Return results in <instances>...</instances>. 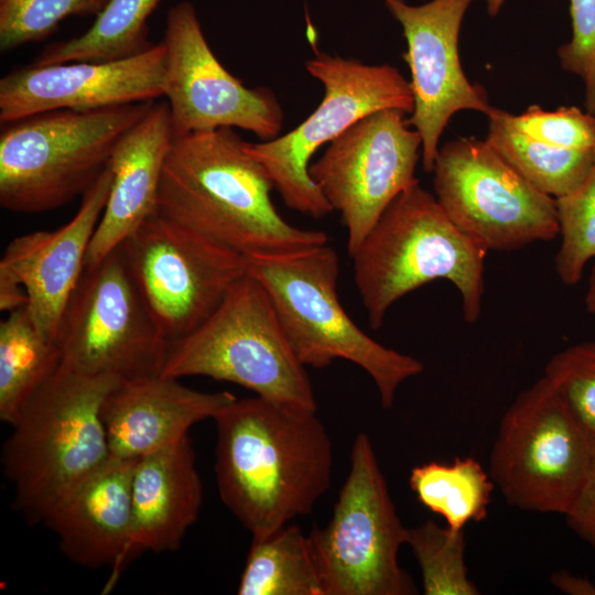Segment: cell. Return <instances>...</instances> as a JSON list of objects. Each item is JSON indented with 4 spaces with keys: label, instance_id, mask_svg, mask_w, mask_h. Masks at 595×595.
<instances>
[{
    "label": "cell",
    "instance_id": "cell-6",
    "mask_svg": "<svg viewBox=\"0 0 595 595\" xmlns=\"http://www.w3.org/2000/svg\"><path fill=\"white\" fill-rule=\"evenodd\" d=\"M153 101L94 110L55 109L2 125L1 207L43 213L83 196L108 167L117 143Z\"/></svg>",
    "mask_w": 595,
    "mask_h": 595
},
{
    "label": "cell",
    "instance_id": "cell-20",
    "mask_svg": "<svg viewBox=\"0 0 595 595\" xmlns=\"http://www.w3.org/2000/svg\"><path fill=\"white\" fill-rule=\"evenodd\" d=\"M203 484L190 435L139 458L131 487V522L126 549L102 593L112 589L126 566L139 554L174 551L196 522Z\"/></svg>",
    "mask_w": 595,
    "mask_h": 595
},
{
    "label": "cell",
    "instance_id": "cell-31",
    "mask_svg": "<svg viewBox=\"0 0 595 595\" xmlns=\"http://www.w3.org/2000/svg\"><path fill=\"white\" fill-rule=\"evenodd\" d=\"M544 377L595 442V342L578 343L553 355Z\"/></svg>",
    "mask_w": 595,
    "mask_h": 595
},
{
    "label": "cell",
    "instance_id": "cell-14",
    "mask_svg": "<svg viewBox=\"0 0 595 595\" xmlns=\"http://www.w3.org/2000/svg\"><path fill=\"white\" fill-rule=\"evenodd\" d=\"M404 115L383 109L361 118L310 164L312 180L340 216L349 257L388 205L419 182L422 140Z\"/></svg>",
    "mask_w": 595,
    "mask_h": 595
},
{
    "label": "cell",
    "instance_id": "cell-8",
    "mask_svg": "<svg viewBox=\"0 0 595 595\" xmlns=\"http://www.w3.org/2000/svg\"><path fill=\"white\" fill-rule=\"evenodd\" d=\"M307 536L324 595L416 593L398 561L408 528L398 516L366 433L355 437L349 472L329 522Z\"/></svg>",
    "mask_w": 595,
    "mask_h": 595
},
{
    "label": "cell",
    "instance_id": "cell-3",
    "mask_svg": "<svg viewBox=\"0 0 595 595\" xmlns=\"http://www.w3.org/2000/svg\"><path fill=\"white\" fill-rule=\"evenodd\" d=\"M119 382L61 365L11 425L1 464L29 523L44 522L110 461L101 405Z\"/></svg>",
    "mask_w": 595,
    "mask_h": 595
},
{
    "label": "cell",
    "instance_id": "cell-21",
    "mask_svg": "<svg viewBox=\"0 0 595 595\" xmlns=\"http://www.w3.org/2000/svg\"><path fill=\"white\" fill-rule=\"evenodd\" d=\"M172 141L169 104L154 100L112 152L110 193L90 240L85 269L98 264L156 213L161 174Z\"/></svg>",
    "mask_w": 595,
    "mask_h": 595
},
{
    "label": "cell",
    "instance_id": "cell-11",
    "mask_svg": "<svg viewBox=\"0 0 595 595\" xmlns=\"http://www.w3.org/2000/svg\"><path fill=\"white\" fill-rule=\"evenodd\" d=\"M55 342L65 368L119 381L159 376L170 345L119 247L85 269Z\"/></svg>",
    "mask_w": 595,
    "mask_h": 595
},
{
    "label": "cell",
    "instance_id": "cell-15",
    "mask_svg": "<svg viewBox=\"0 0 595 595\" xmlns=\"http://www.w3.org/2000/svg\"><path fill=\"white\" fill-rule=\"evenodd\" d=\"M166 87L173 138L218 128H240L263 141L283 127V110L266 87L248 88L213 53L188 1L167 13Z\"/></svg>",
    "mask_w": 595,
    "mask_h": 595
},
{
    "label": "cell",
    "instance_id": "cell-5",
    "mask_svg": "<svg viewBox=\"0 0 595 595\" xmlns=\"http://www.w3.org/2000/svg\"><path fill=\"white\" fill-rule=\"evenodd\" d=\"M247 273L268 293L300 361L323 369L336 359L355 364L375 382L382 408L423 364L367 335L337 293L339 259L328 244L288 255L246 257Z\"/></svg>",
    "mask_w": 595,
    "mask_h": 595
},
{
    "label": "cell",
    "instance_id": "cell-13",
    "mask_svg": "<svg viewBox=\"0 0 595 595\" xmlns=\"http://www.w3.org/2000/svg\"><path fill=\"white\" fill-rule=\"evenodd\" d=\"M432 172L435 197L448 218L486 251L560 235L555 198L530 184L486 140L446 142Z\"/></svg>",
    "mask_w": 595,
    "mask_h": 595
},
{
    "label": "cell",
    "instance_id": "cell-25",
    "mask_svg": "<svg viewBox=\"0 0 595 595\" xmlns=\"http://www.w3.org/2000/svg\"><path fill=\"white\" fill-rule=\"evenodd\" d=\"M237 594L324 595L309 536L288 523L252 538Z\"/></svg>",
    "mask_w": 595,
    "mask_h": 595
},
{
    "label": "cell",
    "instance_id": "cell-22",
    "mask_svg": "<svg viewBox=\"0 0 595 595\" xmlns=\"http://www.w3.org/2000/svg\"><path fill=\"white\" fill-rule=\"evenodd\" d=\"M137 461L111 457L43 522L71 561L90 569H112L119 561L129 538Z\"/></svg>",
    "mask_w": 595,
    "mask_h": 595
},
{
    "label": "cell",
    "instance_id": "cell-23",
    "mask_svg": "<svg viewBox=\"0 0 595 595\" xmlns=\"http://www.w3.org/2000/svg\"><path fill=\"white\" fill-rule=\"evenodd\" d=\"M62 364L61 350L35 326L28 306L0 324V419L12 425Z\"/></svg>",
    "mask_w": 595,
    "mask_h": 595
},
{
    "label": "cell",
    "instance_id": "cell-16",
    "mask_svg": "<svg viewBox=\"0 0 595 595\" xmlns=\"http://www.w3.org/2000/svg\"><path fill=\"white\" fill-rule=\"evenodd\" d=\"M382 1L405 37L403 58L414 102L408 121L421 137L422 166L431 173L440 138L453 115L475 110L487 116L493 109L485 88L467 79L459 60V30L474 0H431L420 6Z\"/></svg>",
    "mask_w": 595,
    "mask_h": 595
},
{
    "label": "cell",
    "instance_id": "cell-9",
    "mask_svg": "<svg viewBox=\"0 0 595 595\" xmlns=\"http://www.w3.org/2000/svg\"><path fill=\"white\" fill-rule=\"evenodd\" d=\"M305 68L324 88L317 108L283 136L259 143L248 151L263 166L274 190L290 209L314 218L333 210L312 180V156L361 118L383 109L413 110L408 82L394 66L367 65L355 58L317 53Z\"/></svg>",
    "mask_w": 595,
    "mask_h": 595
},
{
    "label": "cell",
    "instance_id": "cell-1",
    "mask_svg": "<svg viewBox=\"0 0 595 595\" xmlns=\"http://www.w3.org/2000/svg\"><path fill=\"white\" fill-rule=\"evenodd\" d=\"M213 420L220 499L252 538L312 512L333 470V443L316 412L255 396L236 399Z\"/></svg>",
    "mask_w": 595,
    "mask_h": 595
},
{
    "label": "cell",
    "instance_id": "cell-10",
    "mask_svg": "<svg viewBox=\"0 0 595 595\" xmlns=\"http://www.w3.org/2000/svg\"><path fill=\"white\" fill-rule=\"evenodd\" d=\"M594 454L595 442L543 376L505 412L489 475L510 506L564 515Z\"/></svg>",
    "mask_w": 595,
    "mask_h": 595
},
{
    "label": "cell",
    "instance_id": "cell-34",
    "mask_svg": "<svg viewBox=\"0 0 595 595\" xmlns=\"http://www.w3.org/2000/svg\"><path fill=\"white\" fill-rule=\"evenodd\" d=\"M564 516L570 528L595 549V454L587 476Z\"/></svg>",
    "mask_w": 595,
    "mask_h": 595
},
{
    "label": "cell",
    "instance_id": "cell-37",
    "mask_svg": "<svg viewBox=\"0 0 595 595\" xmlns=\"http://www.w3.org/2000/svg\"><path fill=\"white\" fill-rule=\"evenodd\" d=\"M585 305L589 313L595 315V263L592 267L587 292L585 295Z\"/></svg>",
    "mask_w": 595,
    "mask_h": 595
},
{
    "label": "cell",
    "instance_id": "cell-12",
    "mask_svg": "<svg viewBox=\"0 0 595 595\" xmlns=\"http://www.w3.org/2000/svg\"><path fill=\"white\" fill-rule=\"evenodd\" d=\"M119 248L170 343L201 326L247 273L245 256L158 212Z\"/></svg>",
    "mask_w": 595,
    "mask_h": 595
},
{
    "label": "cell",
    "instance_id": "cell-35",
    "mask_svg": "<svg viewBox=\"0 0 595 595\" xmlns=\"http://www.w3.org/2000/svg\"><path fill=\"white\" fill-rule=\"evenodd\" d=\"M28 305V294L23 285L7 271L0 269V310L12 312Z\"/></svg>",
    "mask_w": 595,
    "mask_h": 595
},
{
    "label": "cell",
    "instance_id": "cell-4",
    "mask_svg": "<svg viewBox=\"0 0 595 595\" xmlns=\"http://www.w3.org/2000/svg\"><path fill=\"white\" fill-rule=\"evenodd\" d=\"M488 251L463 234L419 182L383 210L353 253L354 282L372 329L393 303L434 280L451 281L465 322L482 314Z\"/></svg>",
    "mask_w": 595,
    "mask_h": 595
},
{
    "label": "cell",
    "instance_id": "cell-2",
    "mask_svg": "<svg viewBox=\"0 0 595 595\" xmlns=\"http://www.w3.org/2000/svg\"><path fill=\"white\" fill-rule=\"evenodd\" d=\"M247 145L234 128L173 138L156 212L245 257L328 244L326 232L294 226L278 212L273 183Z\"/></svg>",
    "mask_w": 595,
    "mask_h": 595
},
{
    "label": "cell",
    "instance_id": "cell-26",
    "mask_svg": "<svg viewBox=\"0 0 595 595\" xmlns=\"http://www.w3.org/2000/svg\"><path fill=\"white\" fill-rule=\"evenodd\" d=\"M161 0H108L82 35L48 45L34 64L112 61L136 55L148 41V19Z\"/></svg>",
    "mask_w": 595,
    "mask_h": 595
},
{
    "label": "cell",
    "instance_id": "cell-33",
    "mask_svg": "<svg viewBox=\"0 0 595 595\" xmlns=\"http://www.w3.org/2000/svg\"><path fill=\"white\" fill-rule=\"evenodd\" d=\"M570 15L572 36L558 55L562 68L583 80L586 111L595 115V0H570Z\"/></svg>",
    "mask_w": 595,
    "mask_h": 595
},
{
    "label": "cell",
    "instance_id": "cell-30",
    "mask_svg": "<svg viewBox=\"0 0 595 595\" xmlns=\"http://www.w3.org/2000/svg\"><path fill=\"white\" fill-rule=\"evenodd\" d=\"M108 0H0V48L12 51L51 35L73 15H97Z\"/></svg>",
    "mask_w": 595,
    "mask_h": 595
},
{
    "label": "cell",
    "instance_id": "cell-29",
    "mask_svg": "<svg viewBox=\"0 0 595 595\" xmlns=\"http://www.w3.org/2000/svg\"><path fill=\"white\" fill-rule=\"evenodd\" d=\"M555 201L562 239L555 270L564 284L574 285L595 258V161L583 183Z\"/></svg>",
    "mask_w": 595,
    "mask_h": 595
},
{
    "label": "cell",
    "instance_id": "cell-17",
    "mask_svg": "<svg viewBox=\"0 0 595 595\" xmlns=\"http://www.w3.org/2000/svg\"><path fill=\"white\" fill-rule=\"evenodd\" d=\"M163 42L120 60L32 64L0 79L1 125L55 109L94 110L164 96Z\"/></svg>",
    "mask_w": 595,
    "mask_h": 595
},
{
    "label": "cell",
    "instance_id": "cell-28",
    "mask_svg": "<svg viewBox=\"0 0 595 595\" xmlns=\"http://www.w3.org/2000/svg\"><path fill=\"white\" fill-rule=\"evenodd\" d=\"M410 547L421 572L425 595H478L465 562L464 530L426 520L408 528Z\"/></svg>",
    "mask_w": 595,
    "mask_h": 595
},
{
    "label": "cell",
    "instance_id": "cell-19",
    "mask_svg": "<svg viewBox=\"0 0 595 595\" xmlns=\"http://www.w3.org/2000/svg\"><path fill=\"white\" fill-rule=\"evenodd\" d=\"M236 399L230 391L202 392L161 375L120 381L101 405L110 455L139 459L167 447Z\"/></svg>",
    "mask_w": 595,
    "mask_h": 595
},
{
    "label": "cell",
    "instance_id": "cell-24",
    "mask_svg": "<svg viewBox=\"0 0 595 595\" xmlns=\"http://www.w3.org/2000/svg\"><path fill=\"white\" fill-rule=\"evenodd\" d=\"M486 142L539 191L559 198L576 190L589 173L595 150L551 145L518 130L509 112L493 109Z\"/></svg>",
    "mask_w": 595,
    "mask_h": 595
},
{
    "label": "cell",
    "instance_id": "cell-36",
    "mask_svg": "<svg viewBox=\"0 0 595 595\" xmlns=\"http://www.w3.org/2000/svg\"><path fill=\"white\" fill-rule=\"evenodd\" d=\"M559 591L570 595H595V584L589 580L566 571L554 572L550 578Z\"/></svg>",
    "mask_w": 595,
    "mask_h": 595
},
{
    "label": "cell",
    "instance_id": "cell-27",
    "mask_svg": "<svg viewBox=\"0 0 595 595\" xmlns=\"http://www.w3.org/2000/svg\"><path fill=\"white\" fill-rule=\"evenodd\" d=\"M409 485L419 501L442 516L454 530L486 519L495 487L489 473L472 457H456L452 464L430 462L415 466Z\"/></svg>",
    "mask_w": 595,
    "mask_h": 595
},
{
    "label": "cell",
    "instance_id": "cell-18",
    "mask_svg": "<svg viewBox=\"0 0 595 595\" xmlns=\"http://www.w3.org/2000/svg\"><path fill=\"white\" fill-rule=\"evenodd\" d=\"M111 182L108 166L82 196L77 213L67 224L15 237L0 260V269L25 289L29 313L41 334L51 340L55 342L64 310L84 274L89 244Z\"/></svg>",
    "mask_w": 595,
    "mask_h": 595
},
{
    "label": "cell",
    "instance_id": "cell-38",
    "mask_svg": "<svg viewBox=\"0 0 595 595\" xmlns=\"http://www.w3.org/2000/svg\"><path fill=\"white\" fill-rule=\"evenodd\" d=\"M486 2H487L488 13L490 15H496L500 10L504 3V0H486Z\"/></svg>",
    "mask_w": 595,
    "mask_h": 595
},
{
    "label": "cell",
    "instance_id": "cell-7",
    "mask_svg": "<svg viewBox=\"0 0 595 595\" xmlns=\"http://www.w3.org/2000/svg\"><path fill=\"white\" fill-rule=\"evenodd\" d=\"M160 375L205 376L236 383L292 410H317L305 366L268 293L248 273L201 326L170 343Z\"/></svg>",
    "mask_w": 595,
    "mask_h": 595
},
{
    "label": "cell",
    "instance_id": "cell-32",
    "mask_svg": "<svg viewBox=\"0 0 595 595\" xmlns=\"http://www.w3.org/2000/svg\"><path fill=\"white\" fill-rule=\"evenodd\" d=\"M511 123L524 134L541 142L576 150H595V115L575 106L553 111L538 105L520 115L509 113Z\"/></svg>",
    "mask_w": 595,
    "mask_h": 595
}]
</instances>
